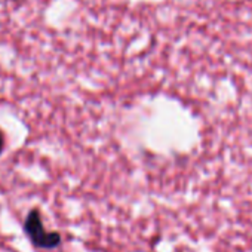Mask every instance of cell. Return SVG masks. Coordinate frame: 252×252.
<instances>
[{"mask_svg": "<svg viewBox=\"0 0 252 252\" xmlns=\"http://www.w3.org/2000/svg\"><path fill=\"white\" fill-rule=\"evenodd\" d=\"M24 231L32 240V243L36 248L42 249H54L61 245V234L58 231H48L43 227L40 212L37 209H33L29 212L26 222H24Z\"/></svg>", "mask_w": 252, "mask_h": 252, "instance_id": "cell-1", "label": "cell"}, {"mask_svg": "<svg viewBox=\"0 0 252 252\" xmlns=\"http://www.w3.org/2000/svg\"><path fill=\"white\" fill-rule=\"evenodd\" d=\"M3 149H5V137H3V132L0 131V153L3 152Z\"/></svg>", "mask_w": 252, "mask_h": 252, "instance_id": "cell-2", "label": "cell"}]
</instances>
